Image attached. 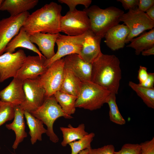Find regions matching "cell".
<instances>
[{
    "instance_id": "40",
    "label": "cell",
    "mask_w": 154,
    "mask_h": 154,
    "mask_svg": "<svg viewBox=\"0 0 154 154\" xmlns=\"http://www.w3.org/2000/svg\"><path fill=\"white\" fill-rule=\"evenodd\" d=\"M145 13L148 17L152 20L154 21V6H152Z\"/></svg>"
},
{
    "instance_id": "18",
    "label": "cell",
    "mask_w": 154,
    "mask_h": 154,
    "mask_svg": "<svg viewBox=\"0 0 154 154\" xmlns=\"http://www.w3.org/2000/svg\"><path fill=\"white\" fill-rule=\"evenodd\" d=\"M59 33H37L30 35V40L32 43L38 45V50L46 59H49L55 54L54 50L55 44Z\"/></svg>"
},
{
    "instance_id": "7",
    "label": "cell",
    "mask_w": 154,
    "mask_h": 154,
    "mask_svg": "<svg viewBox=\"0 0 154 154\" xmlns=\"http://www.w3.org/2000/svg\"><path fill=\"white\" fill-rule=\"evenodd\" d=\"M90 19L83 10H78L76 9L72 11H69L61 18V32L67 35H82L90 30Z\"/></svg>"
},
{
    "instance_id": "30",
    "label": "cell",
    "mask_w": 154,
    "mask_h": 154,
    "mask_svg": "<svg viewBox=\"0 0 154 154\" xmlns=\"http://www.w3.org/2000/svg\"><path fill=\"white\" fill-rule=\"evenodd\" d=\"M14 116V106L0 100V127L6 122L13 119Z\"/></svg>"
},
{
    "instance_id": "32",
    "label": "cell",
    "mask_w": 154,
    "mask_h": 154,
    "mask_svg": "<svg viewBox=\"0 0 154 154\" xmlns=\"http://www.w3.org/2000/svg\"><path fill=\"white\" fill-rule=\"evenodd\" d=\"M58 1L61 3L66 4L69 7L70 11L75 9L76 5H84L85 8H88L92 2L91 0H59Z\"/></svg>"
},
{
    "instance_id": "29",
    "label": "cell",
    "mask_w": 154,
    "mask_h": 154,
    "mask_svg": "<svg viewBox=\"0 0 154 154\" xmlns=\"http://www.w3.org/2000/svg\"><path fill=\"white\" fill-rule=\"evenodd\" d=\"M95 136V133L91 132L77 141L69 143L68 144L71 149V154H78L82 150L91 149V143Z\"/></svg>"
},
{
    "instance_id": "10",
    "label": "cell",
    "mask_w": 154,
    "mask_h": 154,
    "mask_svg": "<svg viewBox=\"0 0 154 154\" xmlns=\"http://www.w3.org/2000/svg\"><path fill=\"white\" fill-rule=\"evenodd\" d=\"M23 88L25 99L20 106L24 111L30 113L43 104L45 98V91L40 84L38 79L23 81Z\"/></svg>"
},
{
    "instance_id": "35",
    "label": "cell",
    "mask_w": 154,
    "mask_h": 154,
    "mask_svg": "<svg viewBox=\"0 0 154 154\" xmlns=\"http://www.w3.org/2000/svg\"><path fill=\"white\" fill-rule=\"evenodd\" d=\"M153 6L154 0H138L137 8L142 12H146Z\"/></svg>"
},
{
    "instance_id": "19",
    "label": "cell",
    "mask_w": 154,
    "mask_h": 154,
    "mask_svg": "<svg viewBox=\"0 0 154 154\" xmlns=\"http://www.w3.org/2000/svg\"><path fill=\"white\" fill-rule=\"evenodd\" d=\"M15 116L13 122L5 125L9 130L13 131L15 134V139L12 147L16 149L19 144L27 136L25 131V125L24 119V111L21 109L20 106L14 107Z\"/></svg>"
},
{
    "instance_id": "41",
    "label": "cell",
    "mask_w": 154,
    "mask_h": 154,
    "mask_svg": "<svg viewBox=\"0 0 154 154\" xmlns=\"http://www.w3.org/2000/svg\"><path fill=\"white\" fill-rule=\"evenodd\" d=\"M89 149H86L80 151L78 154H88Z\"/></svg>"
},
{
    "instance_id": "25",
    "label": "cell",
    "mask_w": 154,
    "mask_h": 154,
    "mask_svg": "<svg viewBox=\"0 0 154 154\" xmlns=\"http://www.w3.org/2000/svg\"><path fill=\"white\" fill-rule=\"evenodd\" d=\"M60 129L63 137L61 145L64 147L70 143L82 138L88 134L85 131V126L84 123L80 124L76 127L69 124L67 127H60Z\"/></svg>"
},
{
    "instance_id": "31",
    "label": "cell",
    "mask_w": 154,
    "mask_h": 154,
    "mask_svg": "<svg viewBox=\"0 0 154 154\" xmlns=\"http://www.w3.org/2000/svg\"><path fill=\"white\" fill-rule=\"evenodd\" d=\"M141 149L140 144L126 143L120 150L115 151L114 154H141Z\"/></svg>"
},
{
    "instance_id": "22",
    "label": "cell",
    "mask_w": 154,
    "mask_h": 154,
    "mask_svg": "<svg viewBox=\"0 0 154 154\" xmlns=\"http://www.w3.org/2000/svg\"><path fill=\"white\" fill-rule=\"evenodd\" d=\"M24 115L29 129V134L32 144L34 145L37 140L41 141L42 135L47 132L46 129L44 127L43 122L28 112L24 111Z\"/></svg>"
},
{
    "instance_id": "39",
    "label": "cell",
    "mask_w": 154,
    "mask_h": 154,
    "mask_svg": "<svg viewBox=\"0 0 154 154\" xmlns=\"http://www.w3.org/2000/svg\"><path fill=\"white\" fill-rule=\"evenodd\" d=\"M141 54L142 55L145 56L154 55V46L144 50L141 52Z\"/></svg>"
},
{
    "instance_id": "37",
    "label": "cell",
    "mask_w": 154,
    "mask_h": 154,
    "mask_svg": "<svg viewBox=\"0 0 154 154\" xmlns=\"http://www.w3.org/2000/svg\"><path fill=\"white\" fill-rule=\"evenodd\" d=\"M148 75L147 68L143 66H140L138 71L137 78L139 81V84L144 82L147 79Z\"/></svg>"
},
{
    "instance_id": "5",
    "label": "cell",
    "mask_w": 154,
    "mask_h": 154,
    "mask_svg": "<svg viewBox=\"0 0 154 154\" xmlns=\"http://www.w3.org/2000/svg\"><path fill=\"white\" fill-rule=\"evenodd\" d=\"M30 113L42 121L46 125V133L50 140L54 143L58 142L59 140L53 130V125L55 121L62 117L66 119L73 118L71 116L64 113L54 95L45 98L42 105L36 110Z\"/></svg>"
},
{
    "instance_id": "42",
    "label": "cell",
    "mask_w": 154,
    "mask_h": 154,
    "mask_svg": "<svg viewBox=\"0 0 154 154\" xmlns=\"http://www.w3.org/2000/svg\"><path fill=\"white\" fill-rule=\"evenodd\" d=\"M3 0H0V8L1 6V4L3 1Z\"/></svg>"
},
{
    "instance_id": "16",
    "label": "cell",
    "mask_w": 154,
    "mask_h": 154,
    "mask_svg": "<svg viewBox=\"0 0 154 154\" xmlns=\"http://www.w3.org/2000/svg\"><path fill=\"white\" fill-rule=\"evenodd\" d=\"M23 83V81L13 78L10 83L0 91V100L14 107L20 106L25 99Z\"/></svg>"
},
{
    "instance_id": "36",
    "label": "cell",
    "mask_w": 154,
    "mask_h": 154,
    "mask_svg": "<svg viewBox=\"0 0 154 154\" xmlns=\"http://www.w3.org/2000/svg\"><path fill=\"white\" fill-rule=\"evenodd\" d=\"M122 3L125 10L134 9L137 8L138 0H118Z\"/></svg>"
},
{
    "instance_id": "11",
    "label": "cell",
    "mask_w": 154,
    "mask_h": 154,
    "mask_svg": "<svg viewBox=\"0 0 154 154\" xmlns=\"http://www.w3.org/2000/svg\"><path fill=\"white\" fill-rule=\"evenodd\" d=\"M85 33L77 36L65 35L59 33L56 41L57 51L52 58L45 60V66L48 68L53 62L64 56L73 54H79Z\"/></svg>"
},
{
    "instance_id": "21",
    "label": "cell",
    "mask_w": 154,
    "mask_h": 154,
    "mask_svg": "<svg viewBox=\"0 0 154 154\" xmlns=\"http://www.w3.org/2000/svg\"><path fill=\"white\" fill-rule=\"evenodd\" d=\"M38 2V0H3L0 11H7L11 16H15L33 8Z\"/></svg>"
},
{
    "instance_id": "28",
    "label": "cell",
    "mask_w": 154,
    "mask_h": 154,
    "mask_svg": "<svg viewBox=\"0 0 154 154\" xmlns=\"http://www.w3.org/2000/svg\"><path fill=\"white\" fill-rule=\"evenodd\" d=\"M116 95L111 93L106 102L109 108L110 119L116 124L123 125L125 123L126 121L119 110L116 103Z\"/></svg>"
},
{
    "instance_id": "43",
    "label": "cell",
    "mask_w": 154,
    "mask_h": 154,
    "mask_svg": "<svg viewBox=\"0 0 154 154\" xmlns=\"http://www.w3.org/2000/svg\"></svg>"
},
{
    "instance_id": "6",
    "label": "cell",
    "mask_w": 154,
    "mask_h": 154,
    "mask_svg": "<svg viewBox=\"0 0 154 154\" xmlns=\"http://www.w3.org/2000/svg\"><path fill=\"white\" fill-rule=\"evenodd\" d=\"M120 22L124 23L129 30L125 43L130 42L133 38L154 27V21L151 20L145 12L138 8L124 13L120 18Z\"/></svg>"
},
{
    "instance_id": "24",
    "label": "cell",
    "mask_w": 154,
    "mask_h": 154,
    "mask_svg": "<svg viewBox=\"0 0 154 154\" xmlns=\"http://www.w3.org/2000/svg\"><path fill=\"white\" fill-rule=\"evenodd\" d=\"M82 82L70 71L65 69L64 77L60 91L78 97L79 95Z\"/></svg>"
},
{
    "instance_id": "14",
    "label": "cell",
    "mask_w": 154,
    "mask_h": 154,
    "mask_svg": "<svg viewBox=\"0 0 154 154\" xmlns=\"http://www.w3.org/2000/svg\"><path fill=\"white\" fill-rule=\"evenodd\" d=\"M102 38L90 29L86 33L79 54L86 62L92 64L102 53L100 43Z\"/></svg>"
},
{
    "instance_id": "12",
    "label": "cell",
    "mask_w": 154,
    "mask_h": 154,
    "mask_svg": "<svg viewBox=\"0 0 154 154\" xmlns=\"http://www.w3.org/2000/svg\"><path fill=\"white\" fill-rule=\"evenodd\" d=\"M27 57L24 51L19 50L14 53L6 52L0 56V82L15 77Z\"/></svg>"
},
{
    "instance_id": "33",
    "label": "cell",
    "mask_w": 154,
    "mask_h": 154,
    "mask_svg": "<svg viewBox=\"0 0 154 154\" xmlns=\"http://www.w3.org/2000/svg\"><path fill=\"white\" fill-rule=\"evenodd\" d=\"M114 146L112 144L104 145L101 147L89 149L88 154H114Z\"/></svg>"
},
{
    "instance_id": "4",
    "label": "cell",
    "mask_w": 154,
    "mask_h": 154,
    "mask_svg": "<svg viewBox=\"0 0 154 154\" xmlns=\"http://www.w3.org/2000/svg\"><path fill=\"white\" fill-rule=\"evenodd\" d=\"M82 82L80 92L75 102L76 108L93 111L101 108L106 103L110 92L90 81Z\"/></svg>"
},
{
    "instance_id": "9",
    "label": "cell",
    "mask_w": 154,
    "mask_h": 154,
    "mask_svg": "<svg viewBox=\"0 0 154 154\" xmlns=\"http://www.w3.org/2000/svg\"><path fill=\"white\" fill-rule=\"evenodd\" d=\"M26 11L0 20V56L10 41L17 35L30 15Z\"/></svg>"
},
{
    "instance_id": "1",
    "label": "cell",
    "mask_w": 154,
    "mask_h": 154,
    "mask_svg": "<svg viewBox=\"0 0 154 154\" xmlns=\"http://www.w3.org/2000/svg\"><path fill=\"white\" fill-rule=\"evenodd\" d=\"M62 7L52 2L30 14L22 27L30 36L37 33L56 34L61 32Z\"/></svg>"
},
{
    "instance_id": "17",
    "label": "cell",
    "mask_w": 154,
    "mask_h": 154,
    "mask_svg": "<svg viewBox=\"0 0 154 154\" xmlns=\"http://www.w3.org/2000/svg\"><path fill=\"white\" fill-rule=\"evenodd\" d=\"M129 30L123 24H118L110 29L105 35V43L113 51L123 48Z\"/></svg>"
},
{
    "instance_id": "26",
    "label": "cell",
    "mask_w": 154,
    "mask_h": 154,
    "mask_svg": "<svg viewBox=\"0 0 154 154\" xmlns=\"http://www.w3.org/2000/svg\"><path fill=\"white\" fill-rule=\"evenodd\" d=\"M56 100L66 114L71 116L76 111L75 102L77 97L61 92H56L54 95Z\"/></svg>"
},
{
    "instance_id": "2",
    "label": "cell",
    "mask_w": 154,
    "mask_h": 154,
    "mask_svg": "<svg viewBox=\"0 0 154 154\" xmlns=\"http://www.w3.org/2000/svg\"><path fill=\"white\" fill-rule=\"evenodd\" d=\"M120 64L115 55L102 53L92 64L90 81L117 94L121 78Z\"/></svg>"
},
{
    "instance_id": "38",
    "label": "cell",
    "mask_w": 154,
    "mask_h": 154,
    "mask_svg": "<svg viewBox=\"0 0 154 154\" xmlns=\"http://www.w3.org/2000/svg\"><path fill=\"white\" fill-rule=\"evenodd\" d=\"M154 84V73L151 72L148 73L147 78L144 82L139 84L143 87L151 88L153 87Z\"/></svg>"
},
{
    "instance_id": "20",
    "label": "cell",
    "mask_w": 154,
    "mask_h": 154,
    "mask_svg": "<svg viewBox=\"0 0 154 154\" xmlns=\"http://www.w3.org/2000/svg\"><path fill=\"white\" fill-rule=\"evenodd\" d=\"M19 47L27 48L36 52L40 57H44L36 46L31 42L30 36L23 27L21 28L18 34L8 44L5 52L13 53L16 49Z\"/></svg>"
},
{
    "instance_id": "8",
    "label": "cell",
    "mask_w": 154,
    "mask_h": 154,
    "mask_svg": "<svg viewBox=\"0 0 154 154\" xmlns=\"http://www.w3.org/2000/svg\"><path fill=\"white\" fill-rule=\"evenodd\" d=\"M64 72L63 58L53 62L46 72L39 77L38 82L45 91V98L53 96L60 90Z\"/></svg>"
},
{
    "instance_id": "23",
    "label": "cell",
    "mask_w": 154,
    "mask_h": 154,
    "mask_svg": "<svg viewBox=\"0 0 154 154\" xmlns=\"http://www.w3.org/2000/svg\"><path fill=\"white\" fill-rule=\"evenodd\" d=\"M127 46L135 50V54L139 55L144 50L154 46V29L144 31L139 36L132 39Z\"/></svg>"
},
{
    "instance_id": "15",
    "label": "cell",
    "mask_w": 154,
    "mask_h": 154,
    "mask_svg": "<svg viewBox=\"0 0 154 154\" xmlns=\"http://www.w3.org/2000/svg\"><path fill=\"white\" fill-rule=\"evenodd\" d=\"M63 59L65 69L71 72L82 81L90 80L92 64L85 62L77 54L68 55Z\"/></svg>"
},
{
    "instance_id": "34",
    "label": "cell",
    "mask_w": 154,
    "mask_h": 154,
    "mask_svg": "<svg viewBox=\"0 0 154 154\" xmlns=\"http://www.w3.org/2000/svg\"><path fill=\"white\" fill-rule=\"evenodd\" d=\"M141 154H154V138L140 144Z\"/></svg>"
},
{
    "instance_id": "27",
    "label": "cell",
    "mask_w": 154,
    "mask_h": 154,
    "mask_svg": "<svg viewBox=\"0 0 154 154\" xmlns=\"http://www.w3.org/2000/svg\"><path fill=\"white\" fill-rule=\"evenodd\" d=\"M129 86L143 100L148 107L154 109V88H147L132 81L129 83Z\"/></svg>"
},
{
    "instance_id": "13",
    "label": "cell",
    "mask_w": 154,
    "mask_h": 154,
    "mask_svg": "<svg viewBox=\"0 0 154 154\" xmlns=\"http://www.w3.org/2000/svg\"><path fill=\"white\" fill-rule=\"evenodd\" d=\"M46 59L38 55L27 56L15 77L22 81L38 79L48 69L44 65Z\"/></svg>"
},
{
    "instance_id": "3",
    "label": "cell",
    "mask_w": 154,
    "mask_h": 154,
    "mask_svg": "<svg viewBox=\"0 0 154 154\" xmlns=\"http://www.w3.org/2000/svg\"><path fill=\"white\" fill-rule=\"evenodd\" d=\"M83 11L90 19V29L102 38L110 29L119 24L120 18L124 13L114 6L102 9L96 5L85 8Z\"/></svg>"
}]
</instances>
